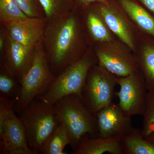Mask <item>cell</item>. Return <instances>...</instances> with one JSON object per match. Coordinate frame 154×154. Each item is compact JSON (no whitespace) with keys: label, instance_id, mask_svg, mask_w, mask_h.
<instances>
[{"label":"cell","instance_id":"17","mask_svg":"<svg viewBox=\"0 0 154 154\" xmlns=\"http://www.w3.org/2000/svg\"><path fill=\"white\" fill-rule=\"evenodd\" d=\"M148 91L154 89V42L149 41L144 45L139 59Z\"/></svg>","mask_w":154,"mask_h":154},{"label":"cell","instance_id":"2","mask_svg":"<svg viewBox=\"0 0 154 154\" xmlns=\"http://www.w3.org/2000/svg\"><path fill=\"white\" fill-rule=\"evenodd\" d=\"M53 106L60 124L64 125L68 132L69 145L73 151L84 135L99 137L97 118L85 105L80 96L75 94L65 96Z\"/></svg>","mask_w":154,"mask_h":154},{"label":"cell","instance_id":"25","mask_svg":"<svg viewBox=\"0 0 154 154\" xmlns=\"http://www.w3.org/2000/svg\"><path fill=\"white\" fill-rule=\"evenodd\" d=\"M73 3L74 8H85L88 6L91 5L93 3L99 2L105 4L106 0H72Z\"/></svg>","mask_w":154,"mask_h":154},{"label":"cell","instance_id":"13","mask_svg":"<svg viewBox=\"0 0 154 154\" xmlns=\"http://www.w3.org/2000/svg\"><path fill=\"white\" fill-rule=\"evenodd\" d=\"M86 134L81 138L76 148L72 154H124L121 140L116 137L91 138Z\"/></svg>","mask_w":154,"mask_h":154},{"label":"cell","instance_id":"21","mask_svg":"<svg viewBox=\"0 0 154 154\" xmlns=\"http://www.w3.org/2000/svg\"><path fill=\"white\" fill-rule=\"evenodd\" d=\"M33 19L28 17L14 0H0V20L2 23Z\"/></svg>","mask_w":154,"mask_h":154},{"label":"cell","instance_id":"4","mask_svg":"<svg viewBox=\"0 0 154 154\" xmlns=\"http://www.w3.org/2000/svg\"><path fill=\"white\" fill-rule=\"evenodd\" d=\"M96 63H98L96 56L94 58L86 53L79 60L56 76L48 91L37 98L53 105L58 100L69 95L75 94L82 97L88 72Z\"/></svg>","mask_w":154,"mask_h":154},{"label":"cell","instance_id":"7","mask_svg":"<svg viewBox=\"0 0 154 154\" xmlns=\"http://www.w3.org/2000/svg\"><path fill=\"white\" fill-rule=\"evenodd\" d=\"M117 82L120 90L115 94L119 99V105L122 111L130 117L143 116L148 90L143 73L138 70L126 76L117 77Z\"/></svg>","mask_w":154,"mask_h":154},{"label":"cell","instance_id":"10","mask_svg":"<svg viewBox=\"0 0 154 154\" xmlns=\"http://www.w3.org/2000/svg\"><path fill=\"white\" fill-rule=\"evenodd\" d=\"M99 137L120 139L133 128L131 117L127 116L119 104L112 102L96 115Z\"/></svg>","mask_w":154,"mask_h":154},{"label":"cell","instance_id":"8","mask_svg":"<svg viewBox=\"0 0 154 154\" xmlns=\"http://www.w3.org/2000/svg\"><path fill=\"white\" fill-rule=\"evenodd\" d=\"M0 153L34 154L28 145L24 125L15 111L0 125Z\"/></svg>","mask_w":154,"mask_h":154},{"label":"cell","instance_id":"26","mask_svg":"<svg viewBox=\"0 0 154 154\" xmlns=\"http://www.w3.org/2000/svg\"><path fill=\"white\" fill-rule=\"evenodd\" d=\"M149 11L154 15V0H140Z\"/></svg>","mask_w":154,"mask_h":154},{"label":"cell","instance_id":"5","mask_svg":"<svg viewBox=\"0 0 154 154\" xmlns=\"http://www.w3.org/2000/svg\"><path fill=\"white\" fill-rule=\"evenodd\" d=\"M55 78L50 69L42 42L35 47L33 60L22 79V92L15 112L19 113L33 99L45 94Z\"/></svg>","mask_w":154,"mask_h":154},{"label":"cell","instance_id":"12","mask_svg":"<svg viewBox=\"0 0 154 154\" xmlns=\"http://www.w3.org/2000/svg\"><path fill=\"white\" fill-rule=\"evenodd\" d=\"M47 21L46 19H33L2 23L12 39L24 45L35 47L42 42Z\"/></svg>","mask_w":154,"mask_h":154},{"label":"cell","instance_id":"16","mask_svg":"<svg viewBox=\"0 0 154 154\" xmlns=\"http://www.w3.org/2000/svg\"><path fill=\"white\" fill-rule=\"evenodd\" d=\"M125 11L145 32L154 38V17L131 0H120Z\"/></svg>","mask_w":154,"mask_h":154},{"label":"cell","instance_id":"22","mask_svg":"<svg viewBox=\"0 0 154 154\" xmlns=\"http://www.w3.org/2000/svg\"><path fill=\"white\" fill-rule=\"evenodd\" d=\"M22 85L14 77L2 70L0 74V96L19 101Z\"/></svg>","mask_w":154,"mask_h":154},{"label":"cell","instance_id":"24","mask_svg":"<svg viewBox=\"0 0 154 154\" xmlns=\"http://www.w3.org/2000/svg\"><path fill=\"white\" fill-rule=\"evenodd\" d=\"M31 19H46L39 0H14Z\"/></svg>","mask_w":154,"mask_h":154},{"label":"cell","instance_id":"6","mask_svg":"<svg viewBox=\"0 0 154 154\" xmlns=\"http://www.w3.org/2000/svg\"><path fill=\"white\" fill-rule=\"evenodd\" d=\"M117 77L99 65H94L89 71L81 98L95 116L113 102Z\"/></svg>","mask_w":154,"mask_h":154},{"label":"cell","instance_id":"23","mask_svg":"<svg viewBox=\"0 0 154 154\" xmlns=\"http://www.w3.org/2000/svg\"><path fill=\"white\" fill-rule=\"evenodd\" d=\"M142 134L146 138L154 132V89L148 91L145 111L143 115Z\"/></svg>","mask_w":154,"mask_h":154},{"label":"cell","instance_id":"20","mask_svg":"<svg viewBox=\"0 0 154 154\" xmlns=\"http://www.w3.org/2000/svg\"><path fill=\"white\" fill-rule=\"evenodd\" d=\"M87 28L92 38L99 42H108L111 36L104 22L96 13L90 12L86 19Z\"/></svg>","mask_w":154,"mask_h":154},{"label":"cell","instance_id":"15","mask_svg":"<svg viewBox=\"0 0 154 154\" xmlns=\"http://www.w3.org/2000/svg\"><path fill=\"white\" fill-rule=\"evenodd\" d=\"M124 154H154V142L144 138L142 130L133 128L121 139Z\"/></svg>","mask_w":154,"mask_h":154},{"label":"cell","instance_id":"14","mask_svg":"<svg viewBox=\"0 0 154 154\" xmlns=\"http://www.w3.org/2000/svg\"><path fill=\"white\" fill-rule=\"evenodd\" d=\"M98 12L107 27L130 48H134L133 39L127 23L121 15L106 5L98 7Z\"/></svg>","mask_w":154,"mask_h":154},{"label":"cell","instance_id":"27","mask_svg":"<svg viewBox=\"0 0 154 154\" xmlns=\"http://www.w3.org/2000/svg\"><path fill=\"white\" fill-rule=\"evenodd\" d=\"M146 139L149 141L154 142V132L150 134Z\"/></svg>","mask_w":154,"mask_h":154},{"label":"cell","instance_id":"18","mask_svg":"<svg viewBox=\"0 0 154 154\" xmlns=\"http://www.w3.org/2000/svg\"><path fill=\"white\" fill-rule=\"evenodd\" d=\"M70 144V138L66 128L63 125L60 124L51 136L41 154H64V149Z\"/></svg>","mask_w":154,"mask_h":154},{"label":"cell","instance_id":"11","mask_svg":"<svg viewBox=\"0 0 154 154\" xmlns=\"http://www.w3.org/2000/svg\"><path fill=\"white\" fill-rule=\"evenodd\" d=\"M111 45L96 50L99 65L118 77L126 76L139 70L136 60L126 51Z\"/></svg>","mask_w":154,"mask_h":154},{"label":"cell","instance_id":"19","mask_svg":"<svg viewBox=\"0 0 154 154\" xmlns=\"http://www.w3.org/2000/svg\"><path fill=\"white\" fill-rule=\"evenodd\" d=\"M47 21L74 10L72 0H39Z\"/></svg>","mask_w":154,"mask_h":154},{"label":"cell","instance_id":"9","mask_svg":"<svg viewBox=\"0 0 154 154\" xmlns=\"http://www.w3.org/2000/svg\"><path fill=\"white\" fill-rule=\"evenodd\" d=\"M35 47L19 43L7 33L2 70L16 78L21 84L33 60Z\"/></svg>","mask_w":154,"mask_h":154},{"label":"cell","instance_id":"1","mask_svg":"<svg viewBox=\"0 0 154 154\" xmlns=\"http://www.w3.org/2000/svg\"><path fill=\"white\" fill-rule=\"evenodd\" d=\"M74 10L48 21L42 42L50 70L58 75L83 57L81 36Z\"/></svg>","mask_w":154,"mask_h":154},{"label":"cell","instance_id":"3","mask_svg":"<svg viewBox=\"0 0 154 154\" xmlns=\"http://www.w3.org/2000/svg\"><path fill=\"white\" fill-rule=\"evenodd\" d=\"M18 114L24 125L29 147L34 154L41 153L60 124L53 106L36 98Z\"/></svg>","mask_w":154,"mask_h":154}]
</instances>
